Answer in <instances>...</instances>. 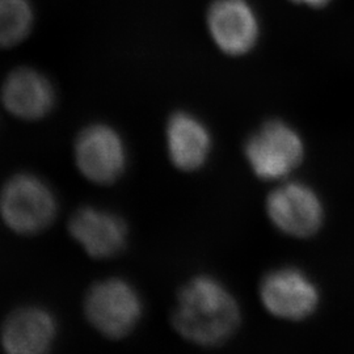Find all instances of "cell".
Here are the masks:
<instances>
[{
	"instance_id": "cell-9",
	"label": "cell",
	"mask_w": 354,
	"mask_h": 354,
	"mask_svg": "<svg viewBox=\"0 0 354 354\" xmlns=\"http://www.w3.org/2000/svg\"><path fill=\"white\" fill-rule=\"evenodd\" d=\"M206 26L215 46L230 57L248 54L260 36L259 17L247 0L212 1Z\"/></svg>"
},
{
	"instance_id": "cell-12",
	"label": "cell",
	"mask_w": 354,
	"mask_h": 354,
	"mask_svg": "<svg viewBox=\"0 0 354 354\" xmlns=\"http://www.w3.org/2000/svg\"><path fill=\"white\" fill-rule=\"evenodd\" d=\"M165 142L169 160L177 169L193 172L207 162L213 138L209 127L194 114L180 111L168 118Z\"/></svg>"
},
{
	"instance_id": "cell-10",
	"label": "cell",
	"mask_w": 354,
	"mask_h": 354,
	"mask_svg": "<svg viewBox=\"0 0 354 354\" xmlns=\"http://www.w3.org/2000/svg\"><path fill=\"white\" fill-rule=\"evenodd\" d=\"M57 93L50 79L35 67L11 70L0 87V104L13 118L35 122L51 113Z\"/></svg>"
},
{
	"instance_id": "cell-7",
	"label": "cell",
	"mask_w": 354,
	"mask_h": 354,
	"mask_svg": "<svg viewBox=\"0 0 354 354\" xmlns=\"http://www.w3.org/2000/svg\"><path fill=\"white\" fill-rule=\"evenodd\" d=\"M58 333V319L48 307L21 304L0 323V349L3 354H50Z\"/></svg>"
},
{
	"instance_id": "cell-4",
	"label": "cell",
	"mask_w": 354,
	"mask_h": 354,
	"mask_svg": "<svg viewBox=\"0 0 354 354\" xmlns=\"http://www.w3.org/2000/svg\"><path fill=\"white\" fill-rule=\"evenodd\" d=\"M244 155L261 180H281L298 168L304 158L299 133L281 120L266 121L245 142Z\"/></svg>"
},
{
	"instance_id": "cell-5",
	"label": "cell",
	"mask_w": 354,
	"mask_h": 354,
	"mask_svg": "<svg viewBox=\"0 0 354 354\" xmlns=\"http://www.w3.org/2000/svg\"><path fill=\"white\" fill-rule=\"evenodd\" d=\"M75 163L89 181L108 185L125 172L127 149L121 134L106 124L84 127L75 140Z\"/></svg>"
},
{
	"instance_id": "cell-8",
	"label": "cell",
	"mask_w": 354,
	"mask_h": 354,
	"mask_svg": "<svg viewBox=\"0 0 354 354\" xmlns=\"http://www.w3.org/2000/svg\"><path fill=\"white\" fill-rule=\"evenodd\" d=\"M266 214L281 232L301 239L315 235L324 222L317 192L298 181L285 183L268 196Z\"/></svg>"
},
{
	"instance_id": "cell-3",
	"label": "cell",
	"mask_w": 354,
	"mask_h": 354,
	"mask_svg": "<svg viewBox=\"0 0 354 354\" xmlns=\"http://www.w3.org/2000/svg\"><path fill=\"white\" fill-rule=\"evenodd\" d=\"M83 310L87 322L100 335L121 340L140 326L145 304L138 289L127 279L109 277L89 288Z\"/></svg>"
},
{
	"instance_id": "cell-6",
	"label": "cell",
	"mask_w": 354,
	"mask_h": 354,
	"mask_svg": "<svg viewBox=\"0 0 354 354\" xmlns=\"http://www.w3.org/2000/svg\"><path fill=\"white\" fill-rule=\"evenodd\" d=\"M259 294L270 315L291 322L313 315L320 301L314 281L295 266H281L268 272L260 282Z\"/></svg>"
},
{
	"instance_id": "cell-2",
	"label": "cell",
	"mask_w": 354,
	"mask_h": 354,
	"mask_svg": "<svg viewBox=\"0 0 354 354\" xmlns=\"http://www.w3.org/2000/svg\"><path fill=\"white\" fill-rule=\"evenodd\" d=\"M58 198L50 184L32 172H17L0 187V222L12 234L33 236L50 226Z\"/></svg>"
},
{
	"instance_id": "cell-11",
	"label": "cell",
	"mask_w": 354,
	"mask_h": 354,
	"mask_svg": "<svg viewBox=\"0 0 354 354\" xmlns=\"http://www.w3.org/2000/svg\"><path fill=\"white\" fill-rule=\"evenodd\" d=\"M68 231L73 239L97 260L111 259L121 252L127 243V226L120 215L86 206L76 210L70 219Z\"/></svg>"
},
{
	"instance_id": "cell-13",
	"label": "cell",
	"mask_w": 354,
	"mask_h": 354,
	"mask_svg": "<svg viewBox=\"0 0 354 354\" xmlns=\"http://www.w3.org/2000/svg\"><path fill=\"white\" fill-rule=\"evenodd\" d=\"M36 21L30 0H0V49H11L33 30Z\"/></svg>"
},
{
	"instance_id": "cell-14",
	"label": "cell",
	"mask_w": 354,
	"mask_h": 354,
	"mask_svg": "<svg viewBox=\"0 0 354 354\" xmlns=\"http://www.w3.org/2000/svg\"><path fill=\"white\" fill-rule=\"evenodd\" d=\"M294 3H299V4H306V6H311V7H322L326 6L329 0H292Z\"/></svg>"
},
{
	"instance_id": "cell-1",
	"label": "cell",
	"mask_w": 354,
	"mask_h": 354,
	"mask_svg": "<svg viewBox=\"0 0 354 354\" xmlns=\"http://www.w3.org/2000/svg\"><path fill=\"white\" fill-rule=\"evenodd\" d=\"M171 323L187 342L201 348H218L231 340L241 327V304L221 279L200 274L180 288Z\"/></svg>"
}]
</instances>
